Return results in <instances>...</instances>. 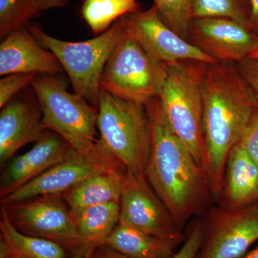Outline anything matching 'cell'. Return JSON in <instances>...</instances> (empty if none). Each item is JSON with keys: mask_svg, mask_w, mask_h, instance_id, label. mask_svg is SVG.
Here are the masks:
<instances>
[{"mask_svg": "<svg viewBox=\"0 0 258 258\" xmlns=\"http://www.w3.org/2000/svg\"><path fill=\"white\" fill-rule=\"evenodd\" d=\"M203 91V168L212 195L219 199L229 154L258 108L235 64H209Z\"/></svg>", "mask_w": 258, "mask_h": 258, "instance_id": "cell-1", "label": "cell"}, {"mask_svg": "<svg viewBox=\"0 0 258 258\" xmlns=\"http://www.w3.org/2000/svg\"><path fill=\"white\" fill-rule=\"evenodd\" d=\"M145 107L152 132L145 176L182 230L205 205L211 193L210 184L203 167L171 128L159 98H153Z\"/></svg>", "mask_w": 258, "mask_h": 258, "instance_id": "cell-2", "label": "cell"}, {"mask_svg": "<svg viewBox=\"0 0 258 258\" xmlns=\"http://www.w3.org/2000/svg\"><path fill=\"white\" fill-rule=\"evenodd\" d=\"M209 64L190 60L165 64V81L158 97L171 128L202 167L203 89Z\"/></svg>", "mask_w": 258, "mask_h": 258, "instance_id": "cell-3", "label": "cell"}, {"mask_svg": "<svg viewBox=\"0 0 258 258\" xmlns=\"http://www.w3.org/2000/svg\"><path fill=\"white\" fill-rule=\"evenodd\" d=\"M124 17L117 20L107 31L83 42L64 41L50 36L35 25H31L29 30L57 57L69 76L74 92L98 108L102 74L112 52L126 31Z\"/></svg>", "mask_w": 258, "mask_h": 258, "instance_id": "cell-4", "label": "cell"}, {"mask_svg": "<svg viewBox=\"0 0 258 258\" xmlns=\"http://www.w3.org/2000/svg\"><path fill=\"white\" fill-rule=\"evenodd\" d=\"M97 128L101 143L128 172L145 174L152 147L145 106L120 99L101 89Z\"/></svg>", "mask_w": 258, "mask_h": 258, "instance_id": "cell-5", "label": "cell"}, {"mask_svg": "<svg viewBox=\"0 0 258 258\" xmlns=\"http://www.w3.org/2000/svg\"><path fill=\"white\" fill-rule=\"evenodd\" d=\"M46 130L58 134L79 152H91L96 145L98 108L53 76H37L31 83Z\"/></svg>", "mask_w": 258, "mask_h": 258, "instance_id": "cell-6", "label": "cell"}, {"mask_svg": "<svg viewBox=\"0 0 258 258\" xmlns=\"http://www.w3.org/2000/svg\"><path fill=\"white\" fill-rule=\"evenodd\" d=\"M166 76L165 63L152 58L126 26L105 66L101 88L120 99L145 106L159 97Z\"/></svg>", "mask_w": 258, "mask_h": 258, "instance_id": "cell-7", "label": "cell"}, {"mask_svg": "<svg viewBox=\"0 0 258 258\" xmlns=\"http://www.w3.org/2000/svg\"><path fill=\"white\" fill-rule=\"evenodd\" d=\"M123 169H125L123 164L98 139L94 148L88 153L70 148L62 161L28 184L0 199V203L5 205L42 195H62L91 176Z\"/></svg>", "mask_w": 258, "mask_h": 258, "instance_id": "cell-8", "label": "cell"}, {"mask_svg": "<svg viewBox=\"0 0 258 258\" xmlns=\"http://www.w3.org/2000/svg\"><path fill=\"white\" fill-rule=\"evenodd\" d=\"M1 208L19 232L56 242L74 254L78 242L77 229L62 195L35 197L1 205Z\"/></svg>", "mask_w": 258, "mask_h": 258, "instance_id": "cell-9", "label": "cell"}, {"mask_svg": "<svg viewBox=\"0 0 258 258\" xmlns=\"http://www.w3.org/2000/svg\"><path fill=\"white\" fill-rule=\"evenodd\" d=\"M119 222L164 240L183 243L185 235L152 189L145 174L126 172Z\"/></svg>", "mask_w": 258, "mask_h": 258, "instance_id": "cell-10", "label": "cell"}, {"mask_svg": "<svg viewBox=\"0 0 258 258\" xmlns=\"http://www.w3.org/2000/svg\"><path fill=\"white\" fill-rule=\"evenodd\" d=\"M258 240V205L221 208L204 222V235L196 258H241Z\"/></svg>", "mask_w": 258, "mask_h": 258, "instance_id": "cell-11", "label": "cell"}, {"mask_svg": "<svg viewBox=\"0 0 258 258\" xmlns=\"http://www.w3.org/2000/svg\"><path fill=\"white\" fill-rule=\"evenodd\" d=\"M187 41L222 63H237L258 48L248 25L229 18L193 19Z\"/></svg>", "mask_w": 258, "mask_h": 258, "instance_id": "cell-12", "label": "cell"}, {"mask_svg": "<svg viewBox=\"0 0 258 258\" xmlns=\"http://www.w3.org/2000/svg\"><path fill=\"white\" fill-rule=\"evenodd\" d=\"M125 22L129 31L154 60L165 64L188 60L219 63L169 28L154 5L125 15Z\"/></svg>", "mask_w": 258, "mask_h": 258, "instance_id": "cell-13", "label": "cell"}, {"mask_svg": "<svg viewBox=\"0 0 258 258\" xmlns=\"http://www.w3.org/2000/svg\"><path fill=\"white\" fill-rule=\"evenodd\" d=\"M71 148L58 134L46 130L28 152L15 156L1 170L0 199L41 175L66 157Z\"/></svg>", "mask_w": 258, "mask_h": 258, "instance_id": "cell-14", "label": "cell"}, {"mask_svg": "<svg viewBox=\"0 0 258 258\" xmlns=\"http://www.w3.org/2000/svg\"><path fill=\"white\" fill-rule=\"evenodd\" d=\"M0 112V169L24 146L35 143L46 129L42 124L40 104L13 99Z\"/></svg>", "mask_w": 258, "mask_h": 258, "instance_id": "cell-15", "label": "cell"}, {"mask_svg": "<svg viewBox=\"0 0 258 258\" xmlns=\"http://www.w3.org/2000/svg\"><path fill=\"white\" fill-rule=\"evenodd\" d=\"M62 68L55 55L44 50L24 27L10 33L0 44V76L13 74L55 76Z\"/></svg>", "mask_w": 258, "mask_h": 258, "instance_id": "cell-16", "label": "cell"}, {"mask_svg": "<svg viewBox=\"0 0 258 258\" xmlns=\"http://www.w3.org/2000/svg\"><path fill=\"white\" fill-rule=\"evenodd\" d=\"M219 200L227 209L244 208L258 200V166L240 144L229 154Z\"/></svg>", "mask_w": 258, "mask_h": 258, "instance_id": "cell-17", "label": "cell"}, {"mask_svg": "<svg viewBox=\"0 0 258 258\" xmlns=\"http://www.w3.org/2000/svg\"><path fill=\"white\" fill-rule=\"evenodd\" d=\"M126 172L123 169L101 173L62 194L72 216L91 207L120 203Z\"/></svg>", "mask_w": 258, "mask_h": 258, "instance_id": "cell-18", "label": "cell"}, {"mask_svg": "<svg viewBox=\"0 0 258 258\" xmlns=\"http://www.w3.org/2000/svg\"><path fill=\"white\" fill-rule=\"evenodd\" d=\"M73 217L78 233L73 258H86L97 247L106 244L119 222L120 203L91 207Z\"/></svg>", "mask_w": 258, "mask_h": 258, "instance_id": "cell-19", "label": "cell"}, {"mask_svg": "<svg viewBox=\"0 0 258 258\" xmlns=\"http://www.w3.org/2000/svg\"><path fill=\"white\" fill-rule=\"evenodd\" d=\"M106 244L128 258H170L181 243L149 235L119 222Z\"/></svg>", "mask_w": 258, "mask_h": 258, "instance_id": "cell-20", "label": "cell"}, {"mask_svg": "<svg viewBox=\"0 0 258 258\" xmlns=\"http://www.w3.org/2000/svg\"><path fill=\"white\" fill-rule=\"evenodd\" d=\"M0 239L13 258H73L63 246L52 241L24 235L12 225L4 209L0 211Z\"/></svg>", "mask_w": 258, "mask_h": 258, "instance_id": "cell-21", "label": "cell"}, {"mask_svg": "<svg viewBox=\"0 0 258 258\" xmlns=\"http://www.w3.org/2000/svg\"><path fill=\"white\" fill-rule=\"evenodd\" d=\"M139 10L137 0H85L81 13L93 33L99 35L122 17Z\"/></svg>", "mask_w": 258, "mask_h": 258, "instance_id": "cell-22", "label": "cell"}, {"mask_svg": "<svg viewBox=\"0 0 258 258\" xmlns=\"http://www.w3.org/2000/svg\"><path fill=\"white\" fill-rule=\"evenodd\" d=\"M37 0H0V38L24 28L41 13Z\"/></svg>", "mask_w": 258, "mask_h": 258, "instance_id": "cell-23", "label": "cell"}, {"mask_svg": "<svg viewBox=\"0 0 258 258\" xmlns=\"http://www.w3.org/2000/svg\"><path fill=\"white\" fill-rule=\"evenodd\" d=\"M249 14L242 0H193L192 19L229 18L247 25Z\"/></svg>", "mask_w": 258, "mask_h": 258, "instance_id": "cell-24", "label": "cell"}, {"mask_svg": "<svg viewBox=\"0 0 258 258\" xmlns=\"http://www.w3.org/2000/svg\"><path fill=\"white\" fill-rule=\"evenodd\" d=\"M164 23L178 35L187 40L192 21L193 0H153Z\"/></svg>", "mask_w": 258, "mask_h": 258, "instance_id": "cell-25", "label": "cell"}, {"mask_svg": "<svg viewBox=\"0 0 258 258\" xmlns=\"http://www.w3.org/2000/svg\"><path fill=\"white\" fill-rule=\"evenodd\" d=\"M37 75L13 74L5 76L0 80V108L10 103L20 91L31 85Z\"/></svg>", "mask_w": 258, "mask_h": 258, "instance_id": "cell-26", "label": "cell"}, {"mask_svg": "<svg viewBox=\"0 0 258 258\" xmlns=\"http://www.w3.org/2000/svg\"><path fill=\"white\" fill-rule=\"evenodd\" d=\"M204 235V222L197 220L194 222L185 235L181 248L173 254L170 258H196Z\"/></svg>", "mask_w": 258, "mask_h": 258, "instance_id": "cell-27", "label": "cell"}, {"mask_svg": "<svg viewBox=\"0 0 258 258\" xmlns=\"http://www.w3.org/2000/svg\"><path fill=\"white\" fill-rule=\"evenodd\" d=\"M235 64L252 92L258 108V58L247 57Z\"/></svg>", "mask_w": 258, "mask_h": 258, "instance_id": "cell-28", "label": "cell"}, {"mask_svg": "<svg viewBox=\"0 0 258 258\" xmlns=\"http://www.w3.org/2000/svg\"><path fill=\"white\" fill-rule=\"evenodd\" d=\"M239 144L258 166V110L244 131Z\"/></svg>", "mask_w": 258, "mask_h": 258, "instance_id": "cell-29", "label": "cell"}, {"mask_svg": "<svg viewBox=\"0 0 258 258\" xmlns=\"http://www.w3.org/2000/svg\"><path fill=\"white\" fill-rule=\"evenodd\" d=\"M86 258H128L106 244L99 246Z\"/></svg>", "mask_w": 258, "mask_h": 258, "instance_id": "cell-30", "label": "cell"}, {"mask_svg": "<svg viewBox=\"0 0 258 258\" xmlns=\"http://www.w3.org/2000/svg\"><path fill=\"white\" fill-rule=\"evenodd\" d=\"M249 15L247 25L249 30L258 36V0H249Z\"/></svg>", "mask_w": 258, "mask_h": 258, "instance_id": "cell-31", "label": "cell"}, {"mask_svg": "<svg viewBox=\"0 0 258 258\" xmlns=\"http://www.w3.org/2000/svg\"><path fill=\"white\" fill-rule=\"evenodd\" d=\"M37 2L42 12L66 6L69 0H37Z\"/></svg>", "mask_w": 258, "mask_h": 258, "instance_id": "cell-32", "label": "cell"}, {"mask_svg": "<svg viewBox=\"0 0 258 258\" xmlns=\"http://www.w3.org/2000/svg\"><path fill=\"white\" fill-rule=\"evenodd\" d=\"M0 258H13L4 240L0 239Z\"/></svg>", "mask_w": 258, "mask_h": 258, "instance_id": "cell-33", "label": "cell"}, {"mask_svg": "<svg viewBox=\"0 0 258 258\" xmlns=\"http://www.w3.org/2000/svg\"><path fill=\"white\" fill-rule=\"evenodd\" d=\"M242 258H258V247L252 251L250 253L247 254L245 257Z\"/></svg>", "mask_w": 258, "mask_h": 258, "instance_id": "cell-34", "label": "cell"}, {"mask_svg": "<svg viewBox=\"0 0 258 258\" xmlns=\"http://www.w3.org/2000/svg\"><path fill=\"white\" fill-rule=\"evenodd\" d=\"M249 57H252V58H258V48L257 50H254Z\"/></svg>", "mask_w": 258, "mask_h": 258, "instance_id": "cell-35", "label": "cell"}, {"mask_svg": "<svg viewBox=\"0 0 258 258\" xmlns=\"http://www.w3.org/2000/svg\"><path fill=\"white\" fill-rule=\"evenodd\" d=\"M242 3H244V5H245L246 8L248 9L249 12V0H242Z\"/></svg>", "mask_w": 258, "mask_h": 258, "instance_id": "cell-36", "label": "cell"}]
</instances>
